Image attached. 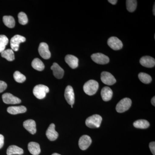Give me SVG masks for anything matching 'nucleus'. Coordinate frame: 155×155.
<instances>
[{"label":"nucleus","mask_w":155,"mask_h":155,"mask_svg":"<svg viewBox=\"0 0 155 155\" xmlns=\"http://www.w3.org/2000/svg\"><path fill=\"white\" fill-rule=\"evenodd\" d=\"M64 96L67 103L70 105H73L75 102V94L72 86H67L65 91Z\"/></svg>","instance_id":"10"},{"label":"nucleus","mask_w":155,"mask_h":155,"mask_svg":"<svg viewBox=\"0 0 155 155\" xmlns=\"http://www.w3.org/2000/svg\"><path fill=\"white\" fill-rule=\"evenodd\" d=\"M55 127V125L53 123H52L49 126L46 132V135L48 138L51 141L56 140L58 138L59 135L58 132L56 131Z\"/></svg>","instance_id":"14"},{"label":"nucleus","mask_w":155,"mask_h":155,"mask_svg":"<svg viewBox=\"0 0 155 155\" xmlns=\"http://www.w3.org/2000/svg\"><path fill=\"white\" fill-rule=\"evenodd\" d=\"M65 61L72 69H75L78 66V59L72 55H67L65 58Z\"/></svg>","instance_id":"17"},{"label":"nucleus","mask_w":155,"mask_h":155,"mask_svg":"<svg viewBox=\"0 0 155 155\" xmlns=\"http://www.w3.org/2000/svg\"><path fill=\"white\" fill-rule=\"evenodd\" d=\"M102 121V118L100 115H92L87 119L85 124L90 128H94L99 127Z\"/></svg>","instance_id":"2"},{"label":"nucleus","mask_w":155,"mask_h":155,"mask_svg":"<svg viewBox=\"0 0 155 155\" xmlns=\"http://www.w3.org/2000/svg\"><path fill=\"white\" fill-rule=\"evenodd\" d=\"M38 52L43 59L47 60L51 58V54L49 50L48 46L45 43H40L39 46Z\"/></svg>","instance_id":"11"},{"label":"nucleus","mask_w":155,"mask_h":155,"mask_svg":"<svg viewBox=\"0 0 155 155\" xmlns=\"http://www.w3.org/2000/svg\"><path fill=\"white\" fill-rule=\"evenodd\" d=\"M23 127L29 133L34 134L36 132V123L32 119H28L23 122Z\"/></svg>","instance_id":"15"},{"label":"nucleus","mask_w":155,"mask_h":155,"mask_svg":"<svg viewBox=\"0 0 155 155\" xmlns=\"http://www.w3.org/2000/svg\"><path fill=\"white\" fill-rule=\"evenodd\" d=\"M49 91L48 87L43 84H38L35 87L33 93L35 96L39 99L44 98L47 93Z\"/></svg>","instance_id":"3"},{"label":"nucleus","mask_w":155,"mask_h":155,"mask_svg":"<svg viewBox=\"0 0 155 155\" xmlns=\"http://www.w3.org/2000/svg\"><path fill=\"white\" fill-rule=\"evenodd\" d=\"M149 147L153 154L155 155V142H152L149 144Z\"/></svg>","instance_id":"32"},{"label":"nucleus","mask_w":155,"mask_h":155,"mask_svg":"<svg viewBox=\"0 0 155 155\" xmlns=\"http://www.w3.org/2000/svg\"><path fill=\"white\" fill-rule=\"evenodd\" d=\"M4 144V137L2 134H0V149L2 148Z\"/></svg>","instance_id":"33"},{"label":"nucleus","mask_w":155,"mask_h":155,"mask_svg":"<svg viewBox=\"0 0 155 155\" xmlns=\"http://www.w3.org/2000/svg\"><path fill=\"white\" fill-rule=\"evenodd\" d=\"M71 107H72V108L73 107V105L71 106Z\"/></svg>","instance_id":"39"},{"label":"nucleus","mask_w":155,"mask_h":155,"mask_svg":"<svg viewBox=\"0 0 155 155\" xmlns=\"http://www.w3.org/2000/svg\"><path fill=\"white\" fill-rule=\"evenodd\" d=\"M51 69L53 71L54 76L58 79H61L64 76V70L57 63H54Z\"/></svg>","instance_id":"16"},{"label":"nucleus","mask_w":155,"mask_h":155,"mask_svg":"<svg viewBox=\"0 0 155 155\" xmlns=\"http://www.w3.org/2000/svg\"><path fill=\"white\" fill-rule=\"evenodd\" d=\"M91 143L92 140L90 137L88 135H84L82 136L79 139L78 145L81 149L84 150L88 148L91 144Z\"/></svg>","instance_id":"12"},{"label":"nucleus","mask_w":155,"mask_h":155,"mask_svg":"<svg viewBox=\"0 0 155 155\" xmlns=\"http://www.w3.org/2000/svg\"><path fill=\"white\" fill-rule=\"evenodd\" d=\"M3 21L5 25L9 28H13L15 26V20L12 16H4L3 18Z\"/></svg>","instance_id":"25"},{"label":"nucleus","mask_w":155,"mask_h":155,"mask_svg":"<svg viewBox=\"0 0 155 155\" xmlns=\"http://www.w3.org/2000/svg\"><path fill=\"white\" fill-rule=\"evenodd\" d=\"M139 79L144 84H149L151 82L152 78L148 74L144 72H140L138 74Z\"/></svg>","instance_id":"26"},{"label":"nucleus","mask_w":155,"mask_h":155,"mask_svg":"<svg viewBox=\"0 0 155 155\" xmlns=\"http://www.w3.org/2000/svg\"><path fill=\"white\" fill-rule=\"evenodd\" d=\"M153 14L154 15H155V5H154L153 7Z\"/></svg>","instance_id":"37"},{"label":"nucleus","mask_w":155,"mask_h":155,"mask_svg":"<svg viewBox=\"0 0 155 155\" xmlns=\"http://www.w3.org/2000/svg\"><path fill=\"white\" fill-rule=\"evenodd\" d=\"M1 56L9 61H13L15 59L14 51L10 49L3 51L1 53Z\"/></svg>","instance_id":"24"},{"label":"nucleus","mask_w":155,"mask_h":155,"mask_svg":"<svg viewBox=\"0 0 155 155\" xmlns=\"http://www.w3.org/2000/svg\"><path fill=\"white\" fill-rule=\"evenodd\" d=\"M134 126L137 128L146 129L150 126V123L148 121L144 119H140L137 120L133 124Z\"/></svg>","instance_id":"22"},{"label":"nucleus","mask_w":155,"mask_h":155,"mask_svg":"<svg viewBox=\"0 0 155 155\" xmlns=\"http://www.w3.org/2000/svg\"><path fill=\"white\" fill-rule=\"evenodd\" d=\"M7 87V84L5 81H0V93L5 90Z\"/></svg>","instance_id":"31"},{"label":"nucleus","mask_w":155,"mask_h":155,"mask_svg":"<svg viewBox=\"0 0 155 155\" xmlns=\"http://www.w3.org/2000/svg\"><path fill=\"white\" fill-rule=\"evenodd\" d=\"M24 151L22 148L15 145L10 146L7 150L8 155H22Z\"/></svg>","instance_id":"21"},{"label":"nucleus","mask_w":155,"mask_h":155,"mask_svg":"<svg viewBox=\"0 0 155 155\" xmlns=\"http://www.w3.org/2000/svg\"><path fill=\"white\" fill-rule=\"evenodd\" d=\"M6 45L0 43V53L2 52L3 51H5L6 48Z\"/></svg>","instance_id":"34"},{"label":"nucleus","mask_w":155,"mask_h":155,"mask_svg":"<svg viewBox=\"0 0 155 155\" xmlns=\"http://www.w3.org/2000/svg\"><path fill=\"white\" fill-rule=\"evenodd\" d=\"M137 6V1L135 0H127L126 7L127 11L130 12L135 11Z\"/></svg>","instance_id":"27"},{"label":"nucleus","mask_w":155,"mask_h":155,"mask_svg":"<svg viewBox=\"0 0 155 155\" xmlns=\"http://www.w3.org/2000/svg\"><path fill=\"white\" fill-rule=\"evenodd\" d=\"M19 23L21 25H25L28 23V19L27 15L24 12H20L18 15Z\"/></svg>","instance_id":"29"},{"label":"nucleus","mask_w":155,"mask_h":155,"mask_svg":"<svg viewBox=\"0 0 155 155\" xmlns=\"http://www.w3.org/2000/svg\"><path fill=\"white\" fill-rule=\"evenodd\" d=\"M91 58L95 63L101 65L107 64L110 62L109 57L101 53L93 54L91 56Z\"/></svg>","instance_id":"5"},{"label":"nucleus","mask_w":155,"mask_h":155,"mask_svg":"<svg viewBox=\"0 0 155 155\" xmlns=\"http://www.w3.org/2000/svg\"><path fill=\"white\" fill-rule=\"evenodd\" d=\"M27 111V109L23 106L10 107L7 109V111L9 114L12 115L23 114Z\"/></svg>","instance_id":"18"},{"label":"nucleus","mask_w":155,"mask_h":155,"mask_svg":"<svg viewBox=\"0 0 155 155\" xmlns=\"http://www.w3.org/2000/svg\"><path fill=\"white\" fill-rule=\"evenodd\" d=\"M151 103L152 104V105L153 106H155V97H153L152 98L151 100Z\"/></svg>","instance_id":"36"},{"label":"nucleus","mask_w":155,"mask_h":155,"mask_svg":"<svg viewBox=\"0 0 155 155\" xmlns=\"http://www.w3.org/2000/svg\"><path fill=\"white\" fill-rule=\"evenodd\" d=\"M140 63L143 67L147 68H152L155 66V60L154 58L150 56H144L140 58Z\"/></svg>","instance_id":"13"},{"label":"nucleus","mask_w":155,"mask_h":155,"mask_svg":"<svg viewBox=\"0 0 155 155\" xmlns=\"http://www.w3.org/2000/svg\"><path fill=\"white\" fill-rule=\"evenodd\" d=\"M108 2L109 3H111L112 5H115L118 2V1H117V0H109Z\"/></svg>","instance_id":"35"},{"label":"nucleus","mask_w":155,"mask_h":155,"mask_svg":"<svg viewBox=\"0 0 155 155\" xmlns=\"http://www.w3.org/2000/svg\"><path fill=\"white\" fill-rule=\"evenodd\" d=\"M26 40L24 37L20 35H15L11 38V46L13 51H17L19 48V44L24 42Z\"/></svg>","instance_id":"6"},{"label":"nucleus","mask_w":155,"mask_h":155,"mask_svg":"<svg viewBox=\"0 0 155 155\" xmlns=\"http://www.w3.org/2000/svg\"><path fill=\"white\" fill-rule=\"evenodd\" d=\"M132 101L130 98H125L122 99L117 104L116 110L118 113H122L127 111L131 107Z\"/></svg>","instance_id":"4"},{"label":"nucleus","mask_w":155,"mask_h":155,"mask_svg":"<svg viewBox=\"0 0 155 155\" xmlns=\"http://www.w3.org/2000/svg\"><path fill=\"white\" fill-rule=\"evenodd\" d=\"M107 44L110 48L115 51L121 49L123 47L122 41L116 37H111L108 39Z\"/></svg>","instance_id":"7"},{"label":"nucleus","mask_w":155,"mask_h":155,"mask_svg":"<svg viewBox=\"0 0 155 155\" xmlns=\"http://www.w3.org/2000/svg\"><path fill=\"white\" fill-rule=\"evenodd\" d=\"M51 155H61L60 154H59L57 153H53V154H52Z\"/></svg>","instance_id":"38"},{"label":"nucleus","mask_w":155,"mask_h":155,"mask_svg":"<svg viewBox=\"0 0 155 155\" xmlns=\"http://www.w3.org/2000/svg\"><path fill=\"white\" fill-rule=\"evenodd\" d=\"M2 100L3 102L6 104H20L21 101L19 98L14 96L10 93L4 94H3Z\"/></svg>","instance_id":"9"},{"label":"nucleus","mask_w":155,"mask_h":155,"mask_svg":"<svg viewBox=\"0 0 155 155\" xmlns=\"http://www.w3.org/2000/svg\"><path fill=\"white\" fill-rule=\"evenodd\" d=\"M101 80L105 84L112 85L116 83V80L114 75L110 72H103L101 74Z\"/></svg>","instance_id":"8"},{"label":"nucleus","mask_w":155,"mask_h":155,"mask_svg":"<svg viewBox=\"0 0 155 155\" xmlns=\"http://www.w3.org/2000/svg\"><path fill=\"white\" fill-rule=\"evenodd\" d=\"M14 80L18 83H23L26 80V77L25 75L19 71H16L14 72Z\"/></svg>","instance_id":"28"},{"label":"nucleus","mask_w":155,"mask_h":155,"mask_svg":"<svg viewBox=\"0 0 155 155\" xmlns=\"http://www.w3.org/2000/svg\"><path fill=\"white\" fill-rule=\"evenodd\" d=\"M9 40L5 35H0V43L3 44L7 45L8 43Z\"/></svg>","instance_id":"30"},{"label":"nucleus","mask_w":155,"mask_h":155,"mask_svg":"<svg viewBox=\"0 0 155 155\" xmlns=\"http://www.w3.org/2000/svg\"><path fill=\"white\" fill-rule=\"evenodd\" d=\"M98 88V83L94 80H90L87 81L83 86L84 91L89 96L95 94Z\"/></svg>","instance_id":"1"},{"label":"nucleus","mask_w":155,"mask_h":155,"mask_svg":"<svg viewBox=\"0 0 155 155\" xmlns=\"http://www.w3.org/2000/svg\"><path fill=\"white\" fill-rule=\"evenodd\" d=\"M28 150L31 154L38 155L41 153V149L39 144L34 142H31L28 143Z\"/></svg>","instance_id":"20"},{"label":"nucleus","mask_w":155,"mask_h":155,"mask_svg":"<svg viewBox=\"0 0 155 155\" xmlns=\"http://www.w3.org/2000/svg\"><path fill=\"white\" fill-rule=\"evenodd\" d=\"M31 66L35 70L41 71L45 69V65L38 58L34 59L31 63Z\"/></svg>","instance_id":"23"},{"label":"nucleus","mask_w":155,"mask_h":155,"mask_svg":"<svg viewBox=\"0 0 155 155\" xmlns=\"http://www.w3.org/2000/svg\"><path fill=\"white\" fill-rule=\"evenodd\" d=\"M113 92L111 89L108 87H103L101 91V96L103 101H108L112 99Z\"/></svg>","instance_id":"19"}]
</instances>
